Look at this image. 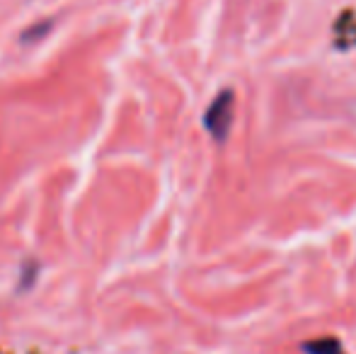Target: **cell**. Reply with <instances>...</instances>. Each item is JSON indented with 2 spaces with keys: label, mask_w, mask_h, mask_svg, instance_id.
Returning <instances> with one entry per match:
<instances>
[{
  "label": "cell",
  "mask_w": 356,
  "mask_h": 354,
  "mask_svg": "<svg viewBox=\"0 0 356 354\" xmlns=\"http://www.w3.org/2000/svg\"><path fill=\"white\" fill-rule=\"evenodd\" d=\"M204 124H207V129L211 131L216 141H225L228 138L230 124H233V92L230 90H223L213 99L207 117H204Z\"/></svg>",
  "instance_id": "obj_1"
},
{
  "label": "cell",
  "mask_w": 356,
  "mask_h": 354,
  "mask_svg": "<svg viewBox=\"0 0 356 354\" xmlns=\"http://www.w3.org/2000/svg\"><path fill=\"white\" fill-rule=\"evenodd\" d=\"M303 350L308 354H344L342 345L332 337H323V340H313V342H305Z\"/></svg>",
  "instance_id": "obj_2"
}]
</instances>
